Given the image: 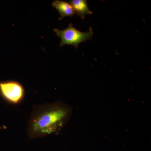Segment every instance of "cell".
<instances>
[{"mask_svg": "<svg viewBox=\"0 0 151 151\" xmlns=\"http://www.w3.org/2000/svg\"><path fill=\"white\" fill-rule=\"evenodd\" d=\"M0 93L9 103L18 104L23 99L25 91L22 85L17 81H1L0 82Z\"/></svg>", "mask_w": 151, "mask_h": 151, "instance_id": "obj_3", "label": "cell"}, {"mask_svg": "<svg viewBox=\"0 0 151 151\" xmlns=\"http://www.w3.org/2000/svg\"><path fill=\"white\" fill-rule=\"evenodd\" d=\"M70 3L76 14L82 19L85 18V16L87 15L93 14L89 9L86 0H71Z\"/></svg>", "mask_w": 151, "mask_h": 151, "instance_id": "obj_5", "label": "cell"}, {"mask_svg": "<svg viewBox=\"0 0 151 151\" xmlns=\"http://www.w3.org/2000/svg\"><path fill=\"white\" fill-rule=\"evenodd\" d=\"M52 6L56 9L60 14L59 20L65 17L73 16L74 14H76L70 4L64 1L55 0L53 1Z\"/></svg>", "mask_w": 151, "mask_h": 151, "instance_id": "obj_4", "label": "cell"}, {"mask_svg": "<svg viewBox=\"0 0 151 151\" xmlns=\"http://www.w3.org/2000/svg\"><path fill=\"white\" fill-rule=\"evenodd\" d=\"M72 109L62 102L34 106L29 122V139L58 135L70 119Z\"/></svg>", "mask_w": 151, "mask_h": 151, "instance_id": "obj_1", "label": "cell"}, {"mask_svg": "<svg viewBox=\"0 0 151 151\" xmlns=\"http://www.w3.org/2000/svg\"><path fill=\"white\" fill-rule=\"evenodd\" d=\"M53 31L57 36L61 39L60 47L66 45L74 46L78 48L79 44L87 40H91L94 34L93 29L90 27L89 31L82 32L73 27L72 24L68 25L67 28L63 30L54 29Z\"/></svg>", "mask_w": 151, "mask_h": 151, "instance_id": "obj_2", "label": "cell"}]
</instances>
